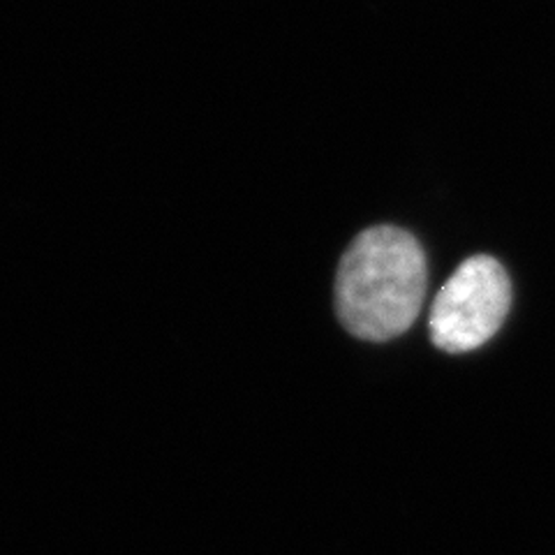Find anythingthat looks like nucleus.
Here are the masks:
<instances>
[{"label": "nucleus", "mask_w": 555, "mask_h": 555, "mask_svg": "<svg viewBox=\"0 0 555 555\" xmlns=\"http://www.w3.org/2000/svg\"><path fill=\"white\" fill-rule=\"evenodd\" d=\"M426 257L412 234L391 224L361 232L336 275V310L352 336L385 343L405 334L422 312Z\"/></svg>", "instance_id": "nucleus-1"}, {"label": "nucleus", "mask_w": 555, "mask_h": 555, "mask_svg": "<svg viewBox=\"0 0 555 555\" xmlns=\"http://www.w3.org/2000/svg\"><path fill=\"white\" fill-rule=\"evenodd\" d=\"M512 306L509 275L495 257L475 255L451 273L430 308V338L451 354L489 343Z\"/></svg>", "instance_id": "nucleus-2"}]
</instances>
